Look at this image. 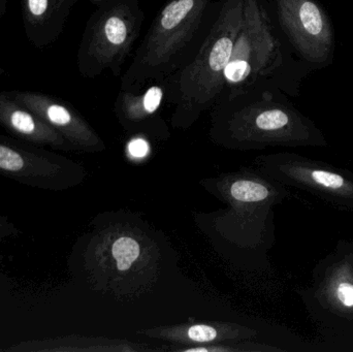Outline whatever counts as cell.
Masks as SVG:
<instances>
[{
    "label": "cell",
    "mask_w": 353,
    "mask_h": 352,
    "mask_svg": "<svg viewBox=\"0 0 353 352\" xmlns=\"http://www.w3.org/2000/svg\"><path fill=\"white\" fill-rule=\"evenodd\" d=\"M299 295L323 351L353 352V241H338Z\"/></svg>",
    "instance_id": "obj_1"
},
{
    "label": "cell",
    "mask_w": 353,
    "mask_h": 352,
    "mask_svg": "<svg viewBox=\"0 0 353 352\" xmlns=\"http://www.w3.org/2000/svg\"><path fill=\"white\" fill-rule=\"evenodd\" d=\"M276 173L285 183L340 210L353 212V172L298 154L278 159Z\"/></svg>",
    "instance_id": "obj_2"
},
{
    "label": "cell",
    "mask_w": 353,
    "mask_h": 352,
    "mask_svg": "<svg viewBox=\"0 0 353 352\" xmlns=\"http://www.w3.org/2000/svg\"><path fill=\"white\" fill-rule=\"evenodd\" d=\"M282 27L303 59L327 65L334 56V31L327 12L315 0H277Z\"/></svg>",
    "instance_id": "obj_3"
},
{
    "label": "cell",
    "mask_w": 353,
    "mask_h": 352,
    "mask_svg": "<svg viewBox=\"0 0 353 352\" xmlns=\"http://www.w3.org/2000/svg\"><path fill=\"white\" fill-rule=\"evenodd\" d=\"M64 165L43 147L0 134V175L39 189H57Z\"/></svg>",
    "instance_id": "obj_4"
},
{
    "label": "cell",
    "mask_w": 353,
    "mask_h": 352,
    "mask_svg": "<svg viewBox=\"0 0 353 352\" xmlns=\"http://www.w3.org/2000/svg\"><path fill=\"white\" fill-rule=\"evenodd\" d=\"M0 126L14 138L35 146L61 148L65 138L37 114L17 103L8 91H0Z\"/></svg>",
    "instance_id": "obj_5"
},
{
    "label": "cell",
    "mask_w": 353,
    "mask_h": 352,
    "mask_svg": "<svg viewBox=\"0 0 353 352\" xmlns=\"http://www.w3.org/2000/svg\"><path fill=\"white\" fill-rule=\"evenodd\" d=\"M8 94L20 105L37 114L46 123L59 132L64 138L84 140L82 122L72 110L49 95L31 91H8Z\"/></svg>",
    "instance_id": "obj_6"
},
{
    "label": "cell",
    "mask_w": 353,
    "mask_h": 352,
    "mask_svg": "<svg viewBox=\"0 0 353 352\" xmlns=\"http://www.w3.org/2000/svg\"><path fill=\"white\" fill-rule=\"evenodd\" d=\"M230 194L234 200L240 202L261 203L271 198L272 189L265 184L243 180L232 184Z\"/></svg>",
    "instance_id": "obj_7"
},
{
    "label": "cell",
    "mask_w": 353,
    "mask_h": 352,
    "mask_svg": "<svg viewBox=\"0 0 353 352\" xmlns=\"http://www.w3.org/2000/svg\"><path fill=\"white\" fill-rule=\"evenodd\" d=\"M141 248L136 240L122 237L116 240L112 248V253L120 271H126L140 256Z\"/></svg>",
    "instance_id": "obj_8"
},
{
    "label": "cell",
    "mask_w": 353,
    "mask_h": 352,
    "mask_svg": "<svg viewBox=\"0 0 353 352\" xmlns=\"http://www.w3.org/2000/svg\"><path fill=\"white\" fill-rule=\"evenodd\" d=\"M194 6V0H175L163 10L161 16V27L165 31L172 30L185 20Z\"/></svg>",
    "instance_id": "obj_9"
},
{
    "label": "cell",
    "mask_w": 353,
    "mask_h": 352,
    "mask_svg": "<svg viewBox=\"0 0 353 352\" xmlns=\"http://www.w3.org/2000/svg\"><path fill=\"white\" fill-rule=\"evenodd\" d=\"M234 41L230 37H222L216 41L209 55V66L213 72L223 70L232 59Z\"/></svg>",
    "instance_id": "obj_10"
},
{
    "label": "cell",
    "mask_w": 353,
    "mask_h": 352,
    "mask_svg": "<svg viewBox=\"0 0 353 352\" xmlns=\"http://www.w3.org/2000/svg\"><path fill=\"white\" fill-rule=\"evenodd\" d=\"M105 34L112 45H122L128 37L125 23L118 17H111L105 22Z\"/></svg>",
    "instance_id": "obj_11"
},
{
    "label": "cell",
    "mask_w": 353,
    "mask_h": 352,
    "mask_svg": "<svg viewBox=\"0 0 353 352\" xmlns=\"http://www.w3.org/2000/svg\"><path fill=\"white\" fill-rule=\"evenodd\" d=\"M250 72V64L243 59H230L223 70L224 76L230 83L243 82L249 76Z\"/></svg>",
    "instance_id": "obj_12"
},
{
    "label": "cell",
    "mask_w": 353,
    "mask_h": 352,
    "mask_svg": "<svg viewBox=\"0 0 353 352\" xmlns=\"http://www.w3.org/2000/svg\"><path fill=\"white\" fill-rule=\"evenodd\" d=\"M188 337L196 342H209L217 337V332L212 327L193 326L188 330Z\"/></svg>",
    "instance_id": "obj_13"
},
{
    "label": "cell",
    "mask_w": 353,
    "mask_h": 352,
    "mask_svg": "<svg viewBox=\"0 0 353 352\" xmlns=\"http://www.w3.org/2000/svg\"><path fill=\"white\" fill-rule=\"evenodd\" d=\"M163 99V90L159 87L153 86L147 91L145 94L143 103H144L145 110L148 113H153L159 109Z\"/></svg>",
    "instance_id": "obj_14"
},
{
    "label": "cell",
    "mask_w": 353,
    "mask_h": 352,
    "mask_svg": "<svg viewBox=\"0 0 353 352\" xmlns=\"http://www.w3.org/2000/svg\"><path fill=\"white\" fill-rule=\"evenodd\" d=\"M128 151H130V154L132 155V156L136 157V158H143V157L148 154V143L143 140V138L132 140V142L128 144Z\"/></svg>",
    "instance_id": "obj_15"
},
{
    "label": "cell",
    "mask_w": 353,
    "mask_h": 352,
    "mask_svg": "<svg viewBox=\"0 0 353 352\" xmlns=\"http://www.w3.org/2000/svg\"><path fill=\"white\" fill-rule=\"evenodd\" d=\"M14 233H16V227L6 217L0 215V243Z\"/></svg>",
    "instance_id": "obj_16"
},
{
    "label": "cell",
    "mask_w": 353,
    "mask_h": 352,
    "mask_svg": "<svg viewBox=\"0 0 353 352\" xmlns=\"http://www.w3.org/2000/svg\"><path fill=\"white\" fill-rule=\"evenodd\" d=\"M8 0H0V16H4L8 10Z\"/></svg>",
    "instance_id": "obj_17"
},
{
    "label": "cell",
    "mask_w": 353,
    "mask_h": 352,
    "mask_svg": "<svg viewBox=\"0 0 353 352\" xmlns=\"http://www.w3.org/2000/svg\"><path fill=\"white\" fill-rule=\"evenodd\" d=\"M6 74V70H4L2 66H0V76H2V74Z\"/></svg>",
    "instance_id": "obj_18"
}]
</instances>
